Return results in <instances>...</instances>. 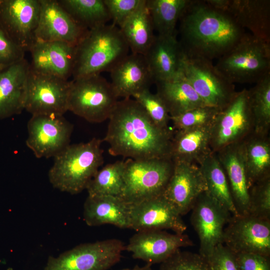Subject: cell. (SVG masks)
<instances>
[{
  "label": "cell",
  "instance_id": "cell-1",
  "mask_svg": "<svg viewBox=\"0 0 270 270\" xmlns=\"http://www.w3.org/2000/svg\"><path fill=\"white\" fill-rule=\"evenodd\" d=\"M102 141L113 156L133 160L170 158L174 130L156 126L134 99L118 100Z\"/></svg>",
  "mask_w": 270,
  "mask_h": 270
},
{
  "label": "cell",
  "instance_id": "cell-2",
  "mask_svg": "<svg viewBox=\"0 0 270 270\" xmlns=\"http://www.w3.org/2000/svg\"><path fill=\"white\" fill-rule=\"evenodd\" d=\"M178 22L184 54L211 61L228 52L246 33L229 14L205 0H191Z\"/></svg>",
  "mask_w": 270,
  "mask_h": 270
},
{
  "label": "cell",
  "instance_id": "cell-3",
  "mask_svg": "<svg viewBox=\"0 0 270 270\" xmlns=\"http://www.w3.org/2000/svg\"><path fill=\"white\" fill-rule=\"evenodd\" d=\"M102 142L94 138L86 142L70 144L55 156L48 172L52 186L72 194L86 189L104 163Z\"/></svg>",
  "mask_w": 270,
  "mask_h": 270
},
{
  "label": "cell",
  "instance_id": "cell-4",
  "mask_svg": "<svg viewBox=\"0 0 270 270\" xmlns=\"http://www.w3.org/2000/svg\"><path fill=\"white\" fill-rule=\"evenodd\" d=\"M129 50L119 28L114 24L89 30L76 46L72 80L110 72Z\"/></svg>",
  "mask_w": 270,
  "mask_h": 270
},
{
  "label": "cell",
  "instance_id": "cell-5",
  "mask_svg": "<svg viewBox=\"0 0 270 270\" xmlns=\"http://www.w3.org/2000/svg\"><path fill=\"white\" fill-rule=\"evenodd\" d=\"M214 66L232 84H256L270 74V42L246 32Z\"/></svg>",
  "mask_w": 270,
  "mask_h": 270
},
{
  "label": "cell",
  "instance_id": "cell-6",
  "mask_svg": "<svg viewBox=\"0 0 270 270\" xmlns=\"http://www.w3.org/2000/svg\"><path fill=\"white\" fill-rule=\"evenodd\" d=\"M174 167L170 158H128L124 161V187L120 198L130 205L163 194Z\"/></svg>",
  "mask_w": 270,
  "mask_h": 270
},
{
  "label": "cell",
  "instance_id": "cell-7",
  "mask_svg": "<svg viewBox=\"0 0 270 270\" xmlns=\"http://www.w3.org/2000/svg\"><path fill=\"white\" fill-rule=\"evenodd\" d=\"M68 110L94 123L108 119L118 97L110 82L100 74L71 80Z\"/></svg>",
  "mask_w": 270,
  "mask_h": 270
},
{
  "label": "cell",
  "instance_id": "cell-8",
  "mask_svg": "<svg viewBox=\"0 0 270 270\" xmlns=\"http://www.w3.org/2000/svg\"><path fill=\"white\" fill-rule=\"evenodd\" d=\"M254 120L248 90L236 92L230 102L220 110L211 125L210 147L216 152L224 147L240 142L254 132Z\"/></svg>",
  "mask_w": 270,
  "mask_h": 270
},
{
  "label": "cell",
  "instance_id": "cell-9",
  "mask_svg": "<svg viewBox=\"0 0 270 270\" xmlns=\"http://www.w3.org/2000/svg\"><path fill=\"white\" fill-rule=\"evenodd\" d=\"M182 72L207 106L224 108L236 93L235 85L216 68L212 61L184 54Z\"/></svg>",
  "mask_w": 270,
  "mask_h": 270
},
{
  "label": "cell",
  "instance_id": "cell-10",
  "mask_svg": "<svg viewBox=\"0 0 270 270\" xmlns=\"http://www.w3.org/2000/svg\"><path fill=\"white\" fill-rule=\"evenodd\" d=\"M125 246L115 238L80 244L50 256L43 270H108L120 260Z\"/></svg>",
  "mask_w": 270,
  "mask_h": 270
},
{
  "label": "cell",
  "instance_id": "cell-11",
  "mask_svg": "<svg viewBox=\"0 0 270 270\" xmlns=\"http://www.w3.org/2000/svg\"><path fill=\"white\" fill-rule=\"evenodd\" d=\"M71 80L32 72L28 76L24 110L32 115L63 116L68 110Z\"/></svg>",
  "mask_w": 270,
  "mask_h": 270
},
{
  "label": "cell",
  "instance_id": "cell-12",
  "mask_svg": "<svg viewBox=\"0 0 270 270\" xmlns=\"http://www.w3.org/2000/svg\"><path fill=\"white\" fill-rule=\"evenodd\" d=\"M222 244L236 254L270 256V219L232 215L224 228Z\"/></svg>",
  "mask_w": 270,
  "mask_h": 270
},
{
  "label": "cell",
  "instance_id": "cell-13",
  "mask_svg": "<svg viewBox=\"0 0 270 270\" xmlns=\"http://www.w3.org/2000/svg\"><path fill=\"white\" fill-rule=\"evenodd\" d=\"M191 210V224L200 240L198 253L206 258L222 243L224 230L232 214L206 191L200 194Z\"/></svg>",
  "mask_w": 270,
  "mask_h": 270
},
{
  "label": "cell",
  "instance_id": "cell-14",
  "mask_svg": "<svg viewBox=\"0 0 270 270\" xmlns=\"http://www.w3.org/2000/svg\"><path fill=\"white\" fill-rule=\"evenodd\" d=\"M27 146L37 158L54 157L70 144L73 126L63 116L32 115Z\"/></svg>",
  "mask_w": 270,
  "mask_h": 270
},
{
  "label": "cell",
  "instance_id": "cell-15",
  "mask_svg": "<svg viewBox=\"0 0 270 270\" xmlns=\"http://www.w3.org/2000/svg\"><path fill=\"white\" fill-rule=\"evenodd\" d=\"M40 0H0V26L25 52L36 41Z\"/></svg>",
  "mask_w": 270,
  "mask_h": 270
},
{
  "label": "cell",
  "instance_id": "cell-16",
  "mask_svg": "<svg viewBox=\"0 0 270 270\" xmlns=\"http://www.w3.org/2000/svg\"><path fill=\"white\" fill-rule=\"evenodd\" d=\"M128 206V228L170 230L178 234L186 230L182 216L163 194Z\"/></svg>",
  "mask_w": 270,
  "mask_h": 270
},
{
  "label": "cell",
  "instance_id": "cell-17",
  "mask_svg": "<svg viewBox=\"0 0 270 270\" xmlns=\"http://www.w3.org/2000/svg\"><path fill=\"white\" fill-rule=\"evenodd\" d=\"M186 234H170L164 230L137 232L130 238L125 250L134 259L150 265L160 264L182 247L193 246Z\"/></svg>",
  "mask_w": 270,
  "mask_h": 270
},
{
  "label": "cell",
  "instance_id": "cell-18",
  "mask_svg": "<svg viewBox=\"0 0 270 270\" xmlns=\"http://www.w3.org/2000/svg\"><path fill=\"white\" fill-rule=\"evenodd\" d=\"M36 41L66 42L77 46L88 30L78 24L58 0H40Z\"/></svg>",
  "mask_w": 270,
  "mask_h": 270
},
{
  "label": "cell",
  "instance_id": "cell-19",
  "mask_svg": "<svg viewBox=\"0 0 270 270\" xmlns=\"http://www.w3.org/2000/svg\"><path fill=\"white\" fill-rule=\"evenodd\" d=\"M206 191V182L198 164L174 162L163 196L182 216L191 210L198 197Z\"/></svg>",
  "mask_w": 270,
  "mask_h": 270
},
{
  "label": "cell",
  "instance_id": "cell-20",
  "mask_svg": "<svg viewBox=\"0 0 270 270\" xmlns=\"http://www.w3.org/2000/svg\"><path fill=\"white\" fill-rule=\"evenodd\" d=\"M76 46L63 42L35 41L28 51L30 70L68 80L72 74Z\"/></svg>",
  "mask_w": 270,
  "mask_h": 270
},
{
  "label": "cell",
  "instance_id": "cell-21",
  "mask_svg": "<svg viewBox=\"0 0 270 270\" xmlns=\"http://www.w3.org/2000/svg\"><path fill=\"white\" fill-rule=\"evenodd\" d=\"M212 7L226 12L245 30L270 42V0H206Z\"/></svg>",
  "mask_w": 270,
  "mask_h": 270
},
{
  "label": "cell",
  "instance_id": "cell-22",
  "mask_svg": "<svg viewBox=\"0 0 270 270\" xmlns=\"http://www.w3.org/2000/svg\"><path fill=\"white\" fill-rule=\"evenodd\" d=\"M242 142L226 146L216 152L226 172L238 215L248 214L250 206V186L246 171Z\"/></svg>",
  "mask_w": 270,
  "mask_h": 270
},
{
  "label": "cell",
  "instance_id": "cell-23",
  "mask_svg": "<svg viewBox=\"0 0 270 270\" xmlns=\"http://www.w3.org/2000/svg\"><path fill=\"white\" fill-rule=\"evenodd\" d=\"M110 84L118 98H128L154 83L145 56L129 54L110 72Z\"/></svg>",
  "mask_w": 270,
  "mask_h": 270
},
{
  "label": "cell",
  "instance_id": "cell-24",
  "mask_svg": "<svg viewBox=\"0 0 270 270\" xmlns=\"http://www.w3.org/2000/svg\"><path fill=\"white\" fill-rule=\"evenodd\" d=\"M177 35L156 34L144 55L154 83L171 80L182 74L184 52Z\"/></svg>",
  "mask_w": 270,
  "mask_h": 270
},
{
  "label": "cell",
  "instance_id": "cell-25",
  "mask_svg": "<svg viewBox=\"0 0 270 270\" xmlns=\"http://www.w3.org/2000/svg\"><path fill=\"white\" fill-rule=\"evenodd\" d=\"M29 62L24 59L0 70V118L24 110Z\"/></svg>",
  "mask_w": 270,
  "mask_h": 270
},
{
  "label": "cell",
  "instance_id": "cell-26",
  "mask_svg": "<svg viewBox=\"0 0 270 270\" xmlns=\"http://www.w3.org/2000/svg\"><path fill=\"white\" fill-rule=\"evenodd\" d=\"M210 126L174 130L170 157L174 162L198 164L212 152Z\"/></svg>",
  "mask_w": 270,
  "mask_h": 270
},
{
  "label": "cell",
  "instance_id": "cell-27",
  "mask_svg": "<svg viewBox=\"0 0 270 270\" xmlns=\"http://www.w3.org/2000/svg\"><path fill=\"white\" fill-rule=\"evenodd\" d=\"M128 205L120 197L88 196L84 206L83 217L89 226L110 224L128 228Z\"/></svg>",
  "mask_w": 270,
  "mask_h": 270
},
{
  "label": "cell",
  "instance_id": "cell-28",
  "mask_svg": "<svg viewBox=\"0 0 270 270\" xmlns=\"http://www.w3.org/2000/svg\"><path fill=\"white\" fill-rule=\"evenodd\" d=\"M155 84L156 94L163 101L170 116L206 106L182 74L174 79Z\"/></svg>",
  "mask_w": 270,
  "mask_h": 270
},
{
  "label": "cell",
  "instance_id": "cell-29",
  "mask_svg": "<svg viewBox=\"0 0 270 270\" xmlns=\"http://www.w3.org/2000/svg\"><path fill=\"white\" fill-rule=\"evenodd\" d=\"M119 28L131 53L144 56L156 36L146 0Z\"/></svg>",
  "mask_w": 270,
  "mask_h": 270
},
{
  "label": "cell",
  "instance_id": "cell-30",
  "mask_svg": "<svg viewBox=\"0 0 270 270\" xmlns=\"http://www.w3.org/2000/svg\"><path fill=\"white\" fill-rule=\"evenodd\" d=\"M269 134L254 132L242 142L245 165L250 186L270 177V140Z\"/></svg>",
  "mask_w": 270,
  "mask_h": 270
},
{
  "label": "cell",
  "instance_id": "cell-31",
  "mask_svg": "<svg viewBox=\"0 0 270 270\" xmlns=\"http://www.w3.org/2000/svg\"><path fill=\"white\" fill-rule=\"evenodd\" d=\"M204 177L207 192L233 216L236 209L226 172L215 152H212L198 164Z\"/></svg>",
  "mask_w": 270,
  "mask_h": 270
},
{
  "label": "cell",
  "instance_id": "cell-32",
  "mask_svg": "<svg viewBox=\"0 0 270 270\" xmlns=\"http://www.w3.org/2000/svg\"><path fill=\"white\" fill-rule=\"evenodd\" d=\"M191 0H146L154 30L160 36L178 34L177 23Z\"/></svg>",
  "mask_w": 270,
  "mask_h": 270
},
{
  "label": "cell",
  "instance_id": "cell-33",
  "mask_svg": "<svg viewBox=\"0 0 270 270\" xmlns=\"http://www.w3.org/2000/svg\"><path fill=\"white\" fill-rule=\"evenodd\" d=\"M74 20L90 30L106 24L111 20L104 0H58Z\"/></svg>",
  "mask_w": 270,
  "mask_h": 270
},
{
  "label": "cell",
  "instance_id": "cell-34",
  "mask_svg": "<svg viewBox=\"0 0 270 270\" xmlns=\"http://www.w3.org/2000/svg\"><path fill=\"white\" fill-rule=\"evenodd\" d=\"M124 161L118 160L98 170L88 183V196L120 197L124 187Z\"/></svg>",
  "mask_w": 270,
  "mask_h": 270
},
{
  "label": "cell",
  "instance_id": "cell-35",
  "mask_svg": "<svg viewBox=\"0 0 270 270\" xmlns=\"http://www.w3.org/2000/svg\"><path fill=\"white\" fill-rule=\"evenodd\" d=\"M248 90L254 120V132L269 134L270 128V74Z\"/></svg>",
  "mask_w": 270,
  "mask_h": 270
},
{
  "label": "cell",
  "instance_id": "cell-36",
  "mask_svg": "<svg viewBox=\"0 0 270 270\" xmlns=\"http://www.w3.org/2000/svg\"><path fill=\"white\" fill-rule=\"evenodd\" d=\"M220 110L204 106L170 116L174 130L212 125Z\"/></svg>",
  "mask_w": 270,
  "mask_h": 270
},
{
  "label": "cell",
  "instance_id": "cell-37",
  "mask_svg": "<svg viewBox=\"0 0 270 270\" xmlns=\"http://www.w3.org/2000/svg\"><path fill=\"white\" fill-rule=\"evenodd\" d=\"M132 98L144 110L152 120L158 126L169 128L170 116L162 100L149 89L134 94Z\"/></svg>",
  "mask_w": 270,
  "mask_h": 270
},
{
  "label": "cell",
  "instance_id": "cell-38",
  "mask_svg": "<svg viewBox=\"0 0 270 270\" xmlns=\"http://www.w3.org/2000/svg\"><path fill=\"white\" fill-rule=\"evenodd\" d=\"M248 214L270 219V177L252 184L249 190Z\"/></svg>",
  "mask_w": 270,
  "mask_h": 270
},
{
  "label": "cell",
  "instance_id": "cell-39",
  "mask_svg": "<svg viewBox=\"0 0 270 270\" xmlns=\"http://www.w3.org/2000/svg\"><path fill=\"white\" fill-rule=\"evenodd\" d=\"M159 270H210L199 253L178 250L160 264Z\"/></svg>",
  "mask_w": 270,
  "mask_h": 270
},
{
  "label": "cell",
  "instance_id": "cell-40",
  "mask_svg": "<svg viewBox=\"0 0 270 270\" xmlns=\"http://www.w3.org/2000/svg\"><path fill=\"white\" fill-rule=\"evenodd\" d=\"M205 258L210 270H240L236 254L222 243Z\"/></svg>",
  "mask_w": 270,
  "mask_h": 270
},
{
  "label": "cell",
  "instance_id": "cell-41",
  "mask_svg": "<svg viewBox=\"0 0 270 270\" xmlns=\"http://www.w3.org/2000/svg\"><path fill=\"white\" fill-rule=\"evenodd\" d=\"M143 0H104L112 24L120 28L133 14Z\"/></svg>",
  "mask_w": 270,
  "mask_h": 270
},
{
  "label": "cell",
  "instance_id": "cell-42",
  "mask_svg": "<svg viewBox=\"0 0 270 270\" xmlns=\"http://www.w3.org/2000/svg\"><path fill=\"white\" fill-rule=\"evenodd\" d=\"M25 52L8 38L0 26V70L24 59Z\"/></svg>",
  "mask_w": 270,
  "mask_h": 270
},
{
  "label": "cell",
  "instance_id": "cell-43",
  "mask_svg": "<svg viewBox=\"0 0 270 270\" xmlns=\"http://www.w3.org/2000/svg\"><path fill=\"white\" fill-rule=\"evenodd\" d=\"M240 270H270V256L258 254H236Z\"/></svg>",
  "mask_w": 270,
  "mask_h": 270
},
{
  "label": "cell",
  "instance_id": "cell-44",
  "mask_svg": "<svg viewBox=\"0 0 270 270\" xmlns=\"http://www.w3.org/2000/svg\"><path fill=\"white\" fill-rule=\"evenodd\" d=\"M150 264H147L144 266H136L133 268H125L120 270H153L151 267Z\"/></svg>",
  "mask_w": 270,
  "mask_h": 270
}]
</instances>
